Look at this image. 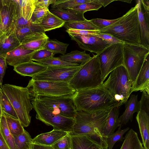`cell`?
Returning <instances> with one entry per match:
<instances>
[{
	"instance_id": "6da1fadb",
	"label": "cell",
	"mask_w": 149,
	"mask_h": 149,
	"mask_svg": "<svg viewBox=\"0 0 149 149\" xmlns=\"http://www.w3.org/2000/svg\"><path fill=\"white\" fill-rule=\"evenodd\" d=\"M112 107L92 113L77 111L72 130L68 134L70 136H88L99 143L103 148L107 149V139L103 133L108 114Z\"/></svg>"
},
{
	"instance_id": "7a4b0ae2",
	"label": "cell",
	"mask_w": 149,
	"mask_h": 149,
	"mask_svg": "<svg viewBox=\"0 0 149 149\" xmlns=\"http://www.w3.org/2000/svg\"><path fill=\"white\" fill-rule=\"evenodd\" d=\"M73 100L77 111L89 113L116 107V101L102 84L94 88L76 90Z\"/></svg>"
},
{
	"instance_id": "3957f363",
	"label": "cell",
	"mask_w": 149,
	"mask_h": 149,
	"mask_svg": "<svg viewBox=\"0 0 149 149\" xmlns=\"http://www.w3.org/2000/svg\"><path fill=\"white\" fill-rule=\"evenodd\" d=\"M98 30L100 33L110 34L125 44L140 46L136 5L117 22Z\"/></svg>"
},
{
	"instance_id": "277c9868",
	"label": "cell",
	"mask_w": 149,
	"mask_h": 149,
	"mask_svg": "<svg viewBox=\"0 0 149 149\" xmlns=\"http://www.w3.org/2000/svg\"><path fill=\"white\" fill-rule=\"evenodd\" d=\"M1 86L13 106L22 126H28L31 121L30 112L33 108L28 89L26 87L8 84Z\"/></svg>"
},
{
	"instance_id": "5b68a950",
	"label": "cell",
	"mask_w": 149,
	"mask_h": 149,
	"mask_svg": "<svg viewBox=\"0 0 149 149\" xmlns=\"http://www.w3.org/2000/svg\"><path fill=\"white\" fill-rule=\"evenodd\" d=\"M102 85L116 103V107H121L128 100L133 92L132 84L127 70L122 65L110 73Z\"/></svg>"
},
{
	"instance_id": "8992f818",
	"label": "cell",
	"mask_w": 149,
	"mask_h": 149,
	"mask_svg": "<svg viewBox=\"0 0 149 149\" xmlns=\"http://www.w3.org/2000/svg\"><path fill=\"white\" fill-rule=\"evenodd\" d=\"M80 67L69 83L76 90L97 87L103 83L98 54Z\"/></svg>"
},
{
	"instance_id": "52a82bcc",
	"label": "cell",
	"mask_w": 149,
	"mask_h": 149,
	"mask_svg": "<svg viewBox=\"0 0 149 149\" xmlns=\"http://www.w3.org/2000/svg\"><path fill=\"white\" fill-rule=\"evenodd\" d=\"M33 108L36 113V118L46 125L52 126L53 130L67 132L72 130L74 118H69L54 113L49 108L35 97L31 99Z\"/></svg>"
},
{
	"instance_id": "ba28073f",
	"label": "cell",
	"mask_w": 149,
	"mask_h": 149,
	"mask_svg": "<svg viewBox=\"0 0 149 149\" xmlns=\"http://www.w3.org/2000/svg\"><path fill=\"white\" fill-rule=\"evenodd\" d=\"M26 87L29 90L31 99L39 95H71L76 91L68 82L37 81L32 79Z\"/></svg>"
},
{
	"instance_id": "9c48e42d",
	"label": "cell",
	"mask_w": 149,
	"mask_h": 149,
	"mask_svg": "<svg viewBox=\"0 0 149 149\" xmlns=\"http://www.w3.org/2000/svg\"><path fill=\"white\" fill-rule=\"evenodd\" d=\"M149 49L141 46L124 44L123 60L132 87Z\"/></svg>"
},
{
	"instance_id": "30bf717a",
	"label": "cell",
	"mask_w": 149,
	"mask_h": 149,
	"mask_svg": "<svg viewBox=\"0 0 149 149\" xmlns=\"http://www.w3.org/2000/svg\"><path fill=\"white\" fill-rule=\"evenodd\" d=\"M124 44L111 45L98 54L103 83L113 70L120 66H124Z\"/></svg>"
},
{
	"instance_id": "8fae6325",
	"label": "cell",
	"mask_w": 149,
	"mask_h": 149,
	"mask_svg": "<svg viewBox=\"0 0 149 149\" xmlns=\"http://www.w3.org/2000/svg\"><path fill=\"white\" fill-rule=\"evenodd\" d=\"M74 95L59 96L39 95L33 97L52 110L54 113L74 118L77 110L73 104Z\"/></svg>"
},
{
	"instance_id": "7c38bea8",
	"label": "cell",
	"mask_w": 149,
	"mask_h": 149,
	"mask_svg": "<svg viewBox=\"0 0 149 149\" xmlns=\"http://www.w3.org/2000/svg\"><path fill=\"white\" fill-rule=\"evenodd\" d=\"M80 67V65L75 67H48L44 71L32 76V79L37 81L69 83Z\"/></svg>"
},
{
	"instance_id": "4fadbf2b",
	"label": "cell",
	"mask_w": 149,
	"mask_h": 149,
	"mask_svg": "<svg viewBox=\"0 0 149 149\" xmlns=\"http://www.w3.org/2000/svg\"><path fill=\"white\" fill-rule=\"evenodd\" d=\"M140 45L149 49V1H137Z\"/></svg>"
},
{
	"instance_id": "5bb4252c",
	"label": "cell",
	"mask_w": 149,
	"mask_h": 149,
	"mask_svg": "<svg viewBox=\"0 0 149 149\" xmlns=\"http://www.w3.org/2000/svg\"><path fill=\"white\" fill-rule=\"evenodd\" d=\"M79 47L84 50L98 54L111 44L102 38L92 34L85 36H70Z\"/></svg>"
},
{
	"instance_id": "9a60e30c",
	"label": "cell",
	"mask_w": 149,
	"mask_h": 149,
	"mask_svg": "<svg viewBox=\"0 0 149 149\" xmlns=\"http://www.w3.org/2000/svg\"><path fill=\"white\" fill-rule=\"evenodd\" d=\"M0 10L2 20L1 30L5 32L14 25L17 19L15 0H0Z\"/></svg>"
},
{
	"instance_id": "2e32d148",
	"label": "cell",
	"mask_w": 149,
	"mask_h": 149,
	"mask_svg": "<svg viewBox=\"0 0 149 149\" xmlns=\"http://www.w3.org/2000/svg\"><path fill=\"white\" fill-rule=\"evenodd\" d=\"M35 51L25 49L20 45L4 55L7 64L14 67L31 61L32 56Z\"/></svg>"
},
{
	"instance_id": "e0dca14e",
	"label": "cell",
	"mask_w": 149,
	"mask_h": 149,
	"mask_svg": "<svg viewBox=\"0 0 149 149\" xmlns=\"http://www.w3.org/2000/svg\"><path fill=\"white\" fill-rule=\"evenodd\" d=\"M20 44L14 24L0 37V55H6Z\"/></svg>"
},
{
	"instance_id": "ac0fdd59",
	"label": "cell",
	"mask_w": 149,
	"mask_h": 149,
	"mask_svg": "<svg viewBox=\"0 0 149 149\" xmlns=\"http://www.w3.org/2000/svg\"><path fill=\"white\" fill-rule=\"evenodd\" d=\"M136 119L144 149H149V107L140 108Z\"/></svg>"
},
{
	"instance_id": "d6986e66",
	"label": "cell",
	"mask_w": 149,
	"mask_h": 149,
	"mask_svg": "<svg viewBox=\"0 0 149 149\" xmlns=\"http://www.w3.org/2000/svg\"><path fill=\"white\" fill-rule=\"evenodd\" d=\"M149 54L146 56L132 87L133 92L146 91L149 94Z\"/></svg>"
},
{
	"instance_id": "ffe728a7",
	"label": "cell",
	"mask_w": 149,
	"mask_h": 149,
	"mask_svg": "<svg viewBox=\"0 0 149 149\" xmlns=\"http://www.w3.org/2000/svg\"><path fill=\"white\" fill-rule=\"evenodd\" d=\"M49 39L45 32H38L25 37L20 45L27 49L36 51L42 49Z\"/></svg>"
},
{
	"instance_id": "44dd1931",
	"label": "cell",
	"mask_w": 149,
	"mask_h": 149,
	"mask_svg": "<svg viewBox=\"0 0 149 149\" xmlns=\"http://www.w3.org/2000/svg\"><path fill=\"white\" fill-rule=\"evenodd\" d=\"M130 98L124 104L125 110L119 117L120 125L126 124L129 120L132 121L134 113H138L140 110V102L138 100V95H131Z\"/></svg>"
},
{
	"instance_id": "7402d4cb",
	"label": "cell",
	"mask_w": 149,
	"mask_h": 149,
	"mask_svg": "<svg viewBox=\"0 0 149 149\" xmlns=\"http://www.w3.org/2000/svg\"><path fill=\"white\" fill-rule=\"evenodd\" d=\"M68 133L59 130H53L51 131L39 134L33 139V144L52 146Z\"/></svg>"
},
{
	"instance_id": "603a6c76",
	"label": "cell",
	"mask_w": 149,
	"mask_h": 149,
	"mask_svg": "<svg viewBox=\"0 0 149 149\" xmlns=\"http://www.w3.org/2000/svg\"><path fill=\"white\" fill-rule=\"evenodd\" d=\"M47 68L38 62H35L30 61L14 67L13 70L22 76L32 77L36 74L44 71Z\"/></svg>"
},
{
	"instance_id": "cb8c5ba5",
	"label": "cell",
	"mask_w": 149,
	"mask_h": 149,
	"mask_svg": "<svg viewBox=\"0 0 149 149\" xmlns=\"http://www.w3.org/2000/svg\"><path fill=\"white\" fill-rule=\"evenodd\" d=\"M70 137L72 149H100L102 147L99 143L87 135Z\"/></svg>"
},
{
	"instance_id": "d4e9b609",
	"label": "cell",
	"mask_w": 149,
	"mask_h": 149,
	"mask_svg": "<svg viewBox=\"0 0 149 149\" xmlns=\"http://www.w3.org/2000/svg\"><path fill=\"white\" fill-rule=\"evenodd\" d=\"M50 11L65 22L82 21L86 19L84 12L71 9L52 8Z\"/></svg>"
},
{
	"instance_id": "484cf974",
	"label": "cell",
	"mask_w": 149,
	"mask_h": 149,
	"mask_svg": "<svg viewBox=\"0 0 149 149\" xmlns=\"http://www.w3.org/2000/svg\"><path fill=\"white\" fill-rule=\"evenodd\" d=\"M120 107H114L111 109L108 115L103 131L104 136L107 138L113 133L120 125L119 118Z\"/></svg>"
},
{
	"instance_id": "4316f807",
	"label": "cell",
	"mask_w": 149,
	"mask_h": 149,
	"mask_svg": "<svg viewBox=\"0 0 149 149\" xmlns=\"http://www.w3.org/2000/svg\"><path fill=\"white\" fill-rule=\"evenodd\" d=\"M36 0H15L17 6V19L22 18L30 21L35 8Z\"/></svg>"
},
{
	"instance_id": "83f0119b",
	"label": "cell",
	"mask_w": 149,
	"mask_h": 149,
	"mask_svg": "<svg viewBox=\"0 0 149 149\" xmlns=\"http://www.w3.org/2000/svg\"><path fill=\"white\" fill-rule=\"evenodd\" d=\"M65 22L54 15L50 11L39 24L45 32L63 26Z\"/></svg>"
},
{
	"instance_id": "f1b7e54d",
	"label": "cell",
	"mask_w": 149,
	"mask_h": 149,
	"mask_svg": "<svg viewBox=\"0 0 149 149\" xmlns=\"http://www.w3.org/2000/svg\"><path fill=\"white\" fill-rule=\"evenodd\" d=\"M58 57L68 62L79 64L80 63V65H82L89 60L91 57L89 54L86 53L85 51L81 52L76 50L60 55Z\"/></svg>"
},
{
	"instance_id": "f546056e",
	"label": "cell",
	"mask_w": 149,
	"mask_h": 149,
	"mask_svg": "<svg viewBox=\"0 0 149 149\" xmlns=\"http://www.w3.org/2000/svg\"><path fill=\"white\" fill-rule=\"evenodd\" d=\"M120 149H144L137 134L131 129L127 133Z\"/></svg>"
},
{
	"instance_id": "4dcf8cb0",
	"label": "cell",
	"mask_w": 149,
	"mask_h": 149,
	"mask_svg": "<svg viewBox=\"0 0 149 149\" xmlns=\"http://www.w3.org/2000/svg\"><path fill=\"white\" fill-rule=\"evenodd\" d=\"M0 132L10 149H17L13 136L8 128L3 114L0 117Z\"/></svg>"
},
{
	"instance_id": "1f68e13d",
	"label": "cell",
	"mask_w": 149,
	"mask_h": 149,
	"mask_svg": "<svg viewBox=\"0 0 149 149\" xmlns=\"http://www.w3.org/2000/svg\"><path fill=\"white\" fill-rule=\"evenodd\" d=\"M13 137L17 149H32L33 139L25 130L22 134Z\"/></svg>"
},
{
	"instance_id": "d6a6232c",
	"label": "cell",
	"mask_w": 149,
	"mask_h": 149,
	"mask_svg": "<svg viewBox=\"0 0 149 149\" xmlns=\"http://www.w3.org/2000/svg\"><path fill=\"white\" fill-rule=\"evenodd\" d=\"M67 29H69L80 30H97L99 29L91 21L86 19L82 21L65 22L64 25Z\"/></svg>"
},
{
	"instance_id": "836d02e7",
	"label": "cell",
	"mask_w": 149,
	"mask_h": 149,
	"mask_svg": "<svg viewBox=\"0 0 149 149\" xmlns=\"http://www.w3.org/2000/svg\"><path fill=\"white\" fill-rule=\"evenodd\" d=\"M69 44L61 42L56 40L49 39L42 49H47L55 54L64 55L66 53Z\"/></svg>"
},
{
	"instance_id": "e575fe53",
	"label": "cell",
	"mask_w": 149,
	"mask_h": 149,
	"mask_svg": "<svg viewBox=\"0 0 149 149\" xmlns=\"http://www.w3.org/2000/svg\"><path fill=\"white\" fill-rule=\"evenodd\" d=\"M47 67H75L80 66L78 63H70L58 57H51L38 62Z\"/></svg>"
},
{
	"instance_id": "d590c367",
	"label": "cell",
	"mask_w": 149,
	"mask_h": 149,
	"mask_svg": "<svg viewBox=\"0 0 149 149\" xmlns=\"http://www.w3.org/2000/svg\"><path fill=\"white\" fill-rule=\"evenodd\" d=\"M17 36L20 42L25 36L38 32H44L42 28L38 25L31 23L29 25L16 30Z\"/></svg>"
},
{
	"instance_id": "8d00e7d4",
	"label": "cell",
	"mask_w": 149,
	"mask_h": 149,
	"mask_svg": "<svg viewBox=\"0 0 149 149\" xmlns=\"http://www.w3.org/2000/svg\"><path fill=\"white\" fill-rule=\"evenodd\" d=\"M3 114L5 117L8 128L13 136L20 135L24 132V129L18 119Z\"/></svg>"
},
{
	"instance_id": "74e56055",
	"label": "cell",
	"mask_w": 149,
	"mask_h": 149,
	"mask_svg": "<svg viewBox=\"0 0 149 149\" xmlns=\"http://www.w3.org/2000/svg\"><path fill=\"white\" fill-rule=\"evenodd\" d=\"M92 0H56L52 4V8H71L75 6L91 1Z\"/></svg>"
},
{
	"instance_id": "f35d334b",
	"label": "cell",
	"mask_w": 149,
	"mask_h": 149,
	"mask_svg": "<svg viewBox=\"0 0 149 149\" xmlns=\"http://www.w3.org/2000/svg\"><path fill=\"white\" fill-rule=\"evenodd\" d=\"M122 126L120 125L118 130L107 138L108 148L107 149H112L115 143L118 141H122L123 136L129 129L128 127L121 129Z\"/></svg>"
},
{
	"instance_id": "ab89813d",
	"label": "cell",
	"mask_w": 149,
	"mask_h": 149,
	"mask_svg": "<svg viewBox=\"0 0 149 149\" xmlns=\"http://www.w3.org/2000/svg\"><path fill=\"white\" fill-rule=\"evenodd\" d=\"M102 6V4L98 0H92L89 2L80 4L69 9H74L84 13L88 11L97 10Z\"/></svg>"
},
{
	"instance_id": "60d3db41",
	"label": "cell",
	"mask_w": 149,
	"mask_h": 149,
	"mask_svg": "<svg viewBox=\"0 0 149 149\" xmlns=\"http://www.w3.org/2000/svg\"><path fill=\"white\" fill-rule=\"evenodd\" d=\"M49 11L48 8H35L30 19L31 22L34 24H40Z\"/></svg>"
},
{
	"instance_id": "b9f144b4",
	"label": "cell",
	"mask_w": 149,
	"mask_h": 149,
	"mask_svg": "<svg viewBox=\"0 0 149 149\" xmlns=\"http://www.w3.org/2000/svg\"><path fill=\"white\" fill-rule=\"evenodd\" d=\"M2 108L3 113L6 114L13 118L18 119L17 114L13 106L3 93Z\"/></svg>"
},
{
	"instance_id": "7bdbcfd3",
	"label": "cell",
	"mask_w": 149,
	"mask_h": 149,
	"mask_svg": "<svg viewBox=\"0 0 149 149\" xmlns=\"http://www.w3.org/2000/svg\"><path fill=\"white\" fill-rule=\"evenodd\" d=\"M54 53L44 49L36 51L32 56L31 61H35L38 62L54 56Z\"/></svg>"
},
{
	"instance_id": "ee69618b",
	"label": "cell",
	"mask_w": 149,
	"mask_h": 149,
	"mask_svg": "<svg viewBox=\"0 0 149 149\" xmlns=\"http://www.w3.org/2000/svg\"><path fill=\"white\" fill-rule=\"evenodd\" d=\"M52 146L54 149H65L72 148L70 136L68 133Z\"/></svg>"
},
{
	"instance_id": "f6af8a7d",
	"label": "cell",
	"mask_w": 149,
	"mask_h": 149,
	"mask_svg": "<svg viewBox=\"0 0 149 149\" xmlns=\"http://www.w3.org/2000/svg\"><path fill=\"white\" fill-rule=\"evenodd\" d=\"M120 18V17L114 19L108 20L100 18H96L91 20V22L98 27L99 30L109 26L115 23Z\"/></svg>"
},
{
	"instance_id": "bcb514c9",
	"label": "cell",
	"mask_w": 149,
	"mask_h": 149,
	"mask_svg": "<svg viewBox=\"0 0 149 149\" xmlns=\"http://www.w3.org/2000/svg\"><path fill=\"white\" fill-rule=\"evenodd\" d=\"M65 31L68 34L70 37L87 35L100 33V31L98 30H80L71 29H67Z\"/></svg>"
},
{
	"instance_id": "7dc6e473",
	"label": "cell",
	"mask_w": 149,
	"mask_h": 149,
	"mask_svg": "<svg viewBox=\"0 0 149 149\" xmlns=\"http://www.w3.org/2000/svg\"><path fill=\"white\" fill-rule=\"evenodd\" d=\"M93 35L99 37L111 45L118 43H124L114 37L111 35L106 33H99L95 34H92Z\"/></svg>"
},
{
	"instance_id": "c3c4849f",
	"label": "cell",
	"mask_w": 149,
	"mask_h": 149,
	"mask_svg": "<svg viewBox=\"0 0 149 149\" xmlns=\"http://www.w3.org/2000/svg\"><path fill=\"white\" fill-rule=\"evenodd\" d=\"M7 63L5 56L0 55V86L2 85L3 79L7 67Z\"/></svg>"
},
{
	"instance_id": "681fc988",
	"label": "cell",
	"mask_w": 149,
	"mask_h": 149,
	"mask_svg": "<svg viewBox=\"0 0 149 149\" xmlns=\"http://www.w3.org/2000/svg\"><path fill=\"white\" fill-rule=\"evenodd\" d=\"M56 0H36V8H48L50 4L54 3Z\"/></svg>"
},
{
	"instance_id": "f907efd6",
	"label": "cell",
	"mask_w": 149,
	"mask_h": 149,
	"mask_svg": "<svg viewBox=\"0 0 149 149\" xmlns=\"http://www.w3.org/2000/svg\"><path fill=\"white\" fill-rule=\"evenodd\" d=\"M31 23L30 21H28L22 18L17 19L14 22V24L16 30L26 26Z\"/></svg>"
},
{
	"instance_id": "816d5d0a",
	"label": "cell",
	"mask_w": 149,
	"mask_h": 149,
	"mask_svg": "<svg viewBox=\"0 0 149 149\" xmlns=\"http://www.w3.org/2000/svg\"><path fill=\"white\" fill-rule=\"evenodd\" d=\"M32 149H54L52 146H46L33 143Z\"/></svg>"
},
{
	"instance_id": "f5cc1de1",
	"label": "cell",
	"mask_w": 149,
	"mask_h": 149,
	"mask_svg": "<svg viewBox=\"0 0 149 149\" xmlns=\"http://www.w3.org/2000/svg\"><path fill=\"white\" fill-rule=\"evenodd\" d=\"M0 149H10L0 132Z\"/></svg>"
},
{
	"instance_id": "db71d44e",
	"label": "cell",
	"mask_w": 149,
	"mask_h": 149,
	"mask_svg": "<svg viewBox=\"0 0 149 149\" xmlns=\"http://www.w3.org/2000/svg\"><path fill=\"white\" fill-rule=\"evenodd\" d=\"M3 92L2 90L0 87V117L3 114L2 108V104L3 98Z\"/></svg>"
},
{
	"instance_id": "11a10c76",
	"label": "cell",
	"mask_w": 149,
	"mask_h": 149,
	"mask_svg": "<svg viewBox=\"0 0 149 149\" xmlns=\"http://www.w3.org/2000/svg\"><path fill=\"white\" fill-rule=\"evenodd\" d=\"M104 7H105L111 3L117 0H98Z\"/></svg>"
},
{
	"instance_id": "9f6ffc18",
	"label": "cell",
	"mask_w": 149,
	"mask_h": 149,
	"mask_svg": "<svg viewBox=\"0 0 149 149\" xmlns=\"http://www.w3.org/2000/svg\"><path fill=\"white\" fill-rule=\"evenodd\" d=\"M2 26V20L1 15V11L0 10V28L1 29Z\"/></svg>"
},
{
	"instance_id": "6f0895ef",
	"label": "cell",
	"mask_w": 149,
	"mask_h": 149,
	"mask_svg": "<svg viewBox=\"0 0 149 149\" xmlns=\"http://www.w3.org/2000/svg\"><path fill=\"white\" fill-rule=\"evenodd\" d=\"M117 1H122L123 2H126L127 3H131V1H132V0H117Z\"/></svg>"
},
{
	"instance_id": "680465c9",
	"label": "cell",
	"mask_w": 149,
	"mask_h": 149,
	"mask_svg": "<svg viewBox=\"0 0 149 149\" xmlns=\"http://www.w3.org/2000/svg\"><path fill=\"white\" fill-rule=\"evenodd\" d=\"M4 32H3L1 29L0 28V37L3 34Z\"/></svg>"
},
{
	"instance_id": "91938a15",
	"label": "cell",
	"mask_w": 149,
	"mask_h": 149,
	"mask_svg": "<svg viewBox=\"0 0 149 149\" xmlns=\"http://www.w3.org/2000/svg\"><path fill=\"white\" fill-rule=\"evenodd\" d=\"M72 149V147L71 148H66V149Z\"/></svg>"
},
{
	"instance_id": "94428289",
	"label": "cell",
	"mask_w": 149,
	"mask_h": 149,
	"mask_svg": "<svg viewBox=\"0 0 149 149\" xmlns=\"http://www.w3.org/2000/svg\"><path fill=\"white\" fill-rule=\"evenodd\" d=\"M100 149H105L102 147Z\"/></svg>"
}]
</instances>
